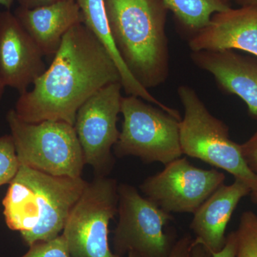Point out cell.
I'll use <instances>...</instances> for the list:
<instances>
[{
    "label": "cell",
    "instance_id": "obj_1",
    "mask_svg": "<svg viewBox=\"0 0 257 257\" xmlns=\"http://www.w3.org/2000/svg\"><path fill=\"white\" fill-rule=\"evenodd\" d=\"M121 82L119 69L105 47L84 25L64 35L49 68L20 94L15 111L28 123L62 121L73 125L80 106L111 83Z\"/></svg>",
    "mask_w": 257,
    "mask_h": 257
},
{
    "label": "cell",
    "instance_id": "obj_2",
    "mask_svg": "<svg viewBox=\"0 0 257 257\" xmlns=\"http://www.w3.org/2000/svg\"><path fill=\"white\" fill-rule=\"evenodd\" d=\"M87 183L20 165L3 199L10 229L20 231L29 246L60 236Z\"/></svg>",
    "mask_w": 257,
    "mask_h": 257
},
{
    "label": "cell",
    "instance_id": "obj_3",
    "mask_svg": "<svg viewBox=\"0 0 257 257\" xmlns=\"http://www.w3.org/2000/svg\"><path fill=\"white\" fill-rule=\"evenodd\" d=\"M111 37L126 68L145 89L169 74L165 8L161 0H104Z\"/></svg>",
    "mask_w": 257,
    "mask_h": 257
},
{
    "label": "cell",
    "instance_id": "obj_4",
    "mask_svg": "<svg viewBox=\"0 0 257 257\" xmlns=\"http://www.w3.org/2000/svg\"><path fill=\"white\" fill-rule=\"evenodd\" d=\"M178 94L184 108L179 122L182 154L224 170L256 190L257 175L246 165L241 145L230 139L228 126L209 112L192 88L181 86Z\"/></svg>",
    "mask_w": 257,
    "mask_h": 257
},
{
    "label": "cell",
    "instance_id": "obj_5",
    "mask_svg": "<svg viewBox=\"0 0 257 257\" xmlns=\"http://www.w3.org/2000/svg\"><path fill=\"white\" fill-rule=\"evenodd\" d=\"M7 121L20 165L49 175L81 177L85 163L73 125L62 121L25 122L15 109L8 111Z\"/></svg>",
    "mask_w": 257,
    "mask_h": 257
},
{
    "label": "cell",
    "instance_id": "obj_6",
    "mask_svg": "<svg viewBox=\"0 0 257 257\" xmlns=\"http://www.w3.org/2000/svg\"><path fill=\"white\" fill-rule=\"evenodd\" d=\"M147 102L138 96H122L124 121L114 146L115 154L166 165L183 155L179 140L181 119Z\"/></svg>",
    "mask_w": 257,
    "mask_h": 257
},
{
    "label": "cell",
    "instance_id": "obj_7",
    "mask_svg": "<svg viewBox=\"0 0 257 257\" xmlns=\"http://www.w3.org/2000/svg\"><path fill=\"white\" fill-rule=\"evenodd\" d=\"M118 187L100 177L87 183L63 229L70 257H120L109 244V224L118 213Z\"/></svg>",
    "mask_w": 257,
    "mask_h": 257
},
{
    "label": "cell",
    "instance_id": "obj_8",
    "mask_svg": "<svg viewBox=\"0 0 257 257\" xmlns=\"http://www.w3.org/2000/svg\"><path fill=\"white\" fill-rule=\"evenodd\" d=\"M119 221L114 231L115 253L130 251L140 257H168L172 248L163 228L173 219L170 213L127 184L118 187Z\"/></svg>",
    "mask_w": 257,
    "mask_h": 257
},
{
    "label": "cell",
    "instance_id": "obj_9",
    "mask_svg": "<svg viewBox=\"0 0 257 257\" xmlns=\"http://www.w3.org/2000/svg\"><path fill=\"white\" fill-rule=\"evenodd\" d=\"M225 175L215 169L203 170L186 157L165 165L140 185L146 198L167 213H193L224 184Z\"/></svg>",
    "mask_w": 257,
    "mask_h": 257
},
{
    "label": "cell",
    "instance_id": "obj_10",
    "mask_svg": "<svg viewBox=\"0 0 257 257\" xmlns=\"http://www.w3.org/2000/svg\"><path fill=\"white\" fill-rule=\"evenodd\" d=\"M120 82L108 84L79 108L74 127L80 143L84 163L101 170L110 166L111 150L119 139L116 122L121 113Z\"/></svg>",
    "mask_w": 257,
    "mask_h": 257
},
{
    "label": "cell",
    "instance_id": "obj_11",
    "mask_svg": "<svg viewBox=\"0 0 257 257\" xmlns=\"http://www.w3.org/2000/svg\"><path fill=\"white\" fill-rule=\"evenodd\" d=\"M43 57L14 13L0 11V76L6 87L27 92L47 69Z\"/></svg>",
    "mask_w": 257,
    "mask_h": 257
},
{
    "label": "cell",
    "instance_id": "obj_12",
    "mask_svg": "<svg viewBox=\"0 0 257 257\" xmlns=\"http://www.w3.org/2000/svg\"><path fill=\"white\" fill-rule=\"evenodd\" d=\"M192 52L241 50L257 57V6L244 5L217 13L189 42Z\"/></svg>",
    "mask_w": 257,
    "mask_h": 257
},
{
    "label": "cell",
    "instance_id": "obj_13",
    "mask_svg": "<svg viewBox=\"0 0 257 257\" xmlns=\"http://www.w3.org/2000/svg\"><path fill=\"white\" fill-rule=\"evenodd\" d=\"M192 59L214 76L222 90L242 99L249 114L257 119V57L226 50L194 52Z\"/></svg>",
    "mask_w": 257,
    "mask_h": 257
},
{
    "label": "cell",
    "instance_id": "obj_14",
    "mask_svg": "<svg viewBox=\"0 0 257 257\" xmlns=\"http://www.w3.org/2000/svg\"><path fill=\"white\" fill-rule=\"evenodd\" d=\"M14 14L44 57H54L67 32L84 23L75 0H64L34 9L19 6Z\"/></svg>",
    "mask_w": 257,
    "mask_h": 257
},
{
    "label": "cell",
    "instance_id": "obj_15",
    "mask_svg": "<svg viewBox=\"0 0 257 257\" xmlns=\"http://www.w3.org/2000/svg\"><path fill=\"white\" fill-rule=\"evenodd\" d=\"M251 189L239 179L230 185L220 186L194 213L191 229L210 252H217L224 247L226 226L233 212L243 197Z\"/></svg>",
    "mask_w": 257,
    "mask_h": 257
},
{
    "label": "cell",
    "instance_id": "obj_16",
    "mask_svg": "<svg viewBox=\"0 0 257 257\" xmlns=\"http://www.w3.org/2000/svg\"><path fill=\"white\" fill-rule=\"evenodd\" d=\"M82 13L84 24L96 38L105 47L110 54L121 76L123 89L127 95L138 96L143 100L155 104L166 110L167 106L157 99L148 89H145L136 80L118 53L111 37L109 22L106 15L104 0H75Z\"/></svg>",
    "mask_w": 257,
    "mask_h": 257
},
{
    "label": "cell",
    "instance_id": "obj_17",
    "mask_svg": "<svg viewBox=\"0 0 257 257\" xmlns=\"http://www.w3.org/2000/svg\"><path fill=\"white\" fill-rule=\"evenodd\" d=\"M194 35L209 25L211 15L231 9L226 0H161Z\"/></svg>",
    "mask_w": 257,
    "mask_h": 257
},
{
    "label": "cell",
    "instance_id": "obj_18",
    "mask_svg": "<svg viewBox=\"0 0 257 257\" xmlns=\"http://www.w3.org/2000/svg\"><path fill=\"white\" fill-rule=\"evenodd\" d=\"M237 242L236 257H257V216L251 211H244L235 231Z\"/></svg>",
    "mask_w": 257,
    "mask_h": 257
},
{
    "label": "cell",
    "instance_id": "obj_19",
    "mask_svg": "<svg viewBox=\"0 0 257 257\" xmlns=\"http://www.w3.org/2000/svg\"><path fill=\"white\" fill-rule=\"evenodd\" d=\"M20 166L11 135L0 137V187L10 183L18 173Z\"/></svg>",
    "mask_w": 257,
    "mask_h": 257
},
{
    "label": "cell",
    "instance_id": "obj_20",
    "mask_svg": "<svg viewBox=\"0 0 257 257\" xmlns=\"http://www.w3.org/2000/svg\"><path fill=\"white\" fill-rule=\"evenodd\" d=\"M21 257H70L63 235L47 241H40L30 246Z\"/></svg>",
    "mask_w": 257,
    "mask_h": 257
},
{
    "label": "cell",
    "instance_id": "obj_21",
    "mask_svg": "<svg viewBox=\"0 0 257 257\" xmlns=\"http://www.w3.org/2000/svg\"><path fill=\"white\" fill-rule=\"evenodd\" d=\"M241 148L246 165L257 175V131L241 145Z\"/></svg>",
    "mask_w": 257,
    "mask_h": 257
},
{
    "label": "cell",
    "instance_id": "obj_22",
    "mask_svg": "<svg viewBox=\"0 0 257 257\" xmlns=\"http://www.w3.org/2000/svg\"><path fill=\"white\" fill-rule=\"evenodd\" d=\"M193 241L192 236L185 235L172 246L168 257H191Z\"/></svg>",
    "mask_w": 257,
    "mask_h": 257
},
{
    "label": "cell",
    "instance_id": "obj_23",
    "mask_svg": "<svg viewBox=\"0 0 257 257\" xmlns=\"http://www.w3.org/2000/svg\"><path fill=\"white\" fill-rule=\"evenodd\" d=\"M237 242L235 231L230 233L226 236L224 247L217 252H210L212 257H236Z\"/></svg>",
    "mask_w": 257,
    "mask_h": 257
},
{
    "label": "cell",
    "instance_id": "obj_24",
    "mask_svg": "<svg viewBox=\"0 0 257 257\" xmlns=\"http://www.w3.org/2000/svg\"><path fill=\"white\" fill-rule=\"evenodd\" d=\"M20 7L26 9H34V8H40V7L47 6L60 3L64 0H16Z\"/></svg>",
    "mask_w": 257,
    "mask_h": 257
},
{
    "label": "cell",
    "instance_id": "obj_25",
    "mask_svg": "<svg viewBox=\"0 0 257 257\" xmlns=\"http://www.w3.org/2000/svg\"><path fill=\"white\" fill-rule=\"evenodd\" d=\"M191 257H212V256L210 251L204 245L194 240Z\"/></svg>",
    "mask_w": 257,
    "mask_h": 257
},
{
    "label": "cell",
    "instance_id": "obj_26",
    "mask_svg": "<svg viewBox=\"0 0 257 257\" xmlns=\"http://www.w3.org/2000/svg\"><path fill=\"white\" fill-rule=\"evenodd\" d=\"M15 1V0H0V5L6 8V10H10Z\"/></svg>",
    "mask_w": 257,
    "mask_h": 257
},
{
    "label": "cell",
    "instance_id": "obj_27",
    "mask_svg": "<svg viewBox=\"0 0 257 257\" xmlns=\"http://www.w3.org/2000/svg\"><path fill=\"white\" fill-rule=\"evenodd\" d=\"M240 3L244 5H256L257 6V0H237Z\"/></svg>",
    "mask_w": 257,
    "mask_h": 257
},
{
    "label": "cell",
    "instance_id": "obj_28",
    "mask_svg": "<svg viewBox=\"0 0 257 257\" xmlns=\"http://www.w3.org/2000/svg\"><path fill=\"white\" fill-rule=\"evenodd\" d=\"M5 87H6V85H5L1 76H0V101H1L2 97H3V94H4Z\"/></svg>",
    "mask_w": 257,
    "mask_h": 257
},
{
    "label": "cell",
    "instance_id": "obj_29",
    "mask_svg": "<svg viewBox=\"0 0 257 257\" xmlns=\"http://www.w3.org/2000/svg\"><path fill=\"white\" fill-rule=\"evenodd\" d=\"M250 194H251V200L257 204V189L256 190L251 191Z\"/></svg>",
    "mask_w": 257,
    "mask_h": 257
},
{
    "label": "cell",
    "instance_id": "obj_30",
    "mask_svg": "<svg viewBox=\"0 0 257 257\" xmlns=\"http://www.w3.org/2000/svg\"><path fill=\"white\" fill-rule=\"evenodd\" d=\"M127 257H140V256H139L138 253L133 252V251H130V252L128 253Z\"/></svg>",
    "mask_w": 257,
    "mask_h": 257
}]
</instances>
